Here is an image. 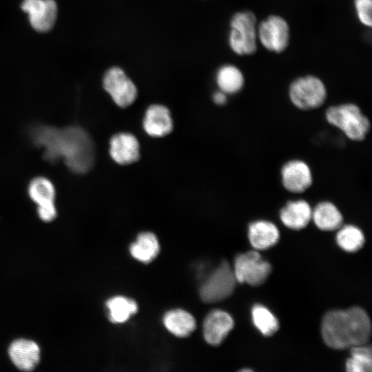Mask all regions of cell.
Here are the masks:
<instances>
[{"instance_id":"52a82bcc","label":"cell","mask_w":372,"mask_h":372,"mask_svg":"<svg viewBox=\"0 0 372 372\" xmlns=\"http://www.w3.org/2000/svg\"><path fill=\"white\" fill-rule=\"evenodd\" d=\"M271 271L269 262L263 260L256 251H249L236 256L234 273L236 281L251 286L262 285Z\"/></svg>"},{"instance_id":"603a6c76","label":"cell","mask_w":372,"mask_h":372,"mask_svg":"<svg viewBox=\"0 0 372 372\" xmlns=\"http://www.w3.org/2000/svg\"><path fill=\"white\" fill-rule=\"evenodd\" d=\"M109 310V319L114 323H122L127 321L138 309L136 302L124 296H114L106 303Z\"/></svg>"},{"instance_id":"83f0119b","label":"cell","mask_w":372,"mask_h":372,"mask_svg":"<svg viewBox=\"0 0 372 372\" xmlns=\"http://www.w3.org/2000/svg\"><path fill=\"white\" fill-rule=\"evenodd\" d=\"M213 100L216 104L223 105L227 102L226 94L222 91L216 92L213 95Z\"/></svg>"},{"instance_id":"3957f363","label":"cell","mask_w":372,"mask_h":372,"mask_svg":"<svg viewBox=\"0 0 372 372\" xmlns=\"http://www.w3.org/2000/svg\"><path fill=\"white\" fill-rule=\"evenodd\" d=\"M325 118L329 124L340 130L351 141L364 140L371 130L369 118L354 103L330 106L325 112Z\"/></svg>"},{"instance_id":"e0dca14e","label":"cell","mask_w":372,"mask_h":372,"mask_svg":"<svg viewBox=\"0 0 372 372\" xmlns=\"http://www.w3.org/2000/svg\"><path fill=\"white\" fill-rule=\"evenodd\" d=\"M248 237L255 249L262 250L275 245L279 240L280 233L273 223L260 220L249 224Z\"/></svg>"},{"instance_id":"d6986e66","label":"cell","mask_w":372,"mask_h":372,"mask_svg":"<svg viewBox=\"0 0 372 372\" xmlns=\"http://www.w3.org/2000/svg\"><path fill=\"white\" fill-rule=\"evenodd\" d=\"M163 324L170 333L178 337L188 336L196 328L194 318L179 309L167 311L163 316Z\"/></svg>"},{"instance_id":"277c9868","label":"cell","mask_w":372,"mask_h":372,"mask_svg":"<svg viewBox=\"0 0 372 372\" xmlns=\"http://www.w3.org/2000/svg\"><path fill=\"white\" fill-rule=\"evenodd\" d=\"M257 19L249 10L236 12L230 21V48L239 56L252 55L257 51Z\"/></svg>"},{"instance_id":"9a60e30c","label":"cell","mask_w":372,"mask_h":372,"mask_svg":"<svg viewBox=\"0 0 372 372\" xmlns=\"http://www.w3.org/2000/svg\"><path fill=\"white\" fill-rule=\"evenodd\" d=\"M9 355L17 368L23 371H31L39 362L40 349L33 341L20 339L11 344Z\"/></svg>"},{"instance_id":"44dd1931","label":"cell","mask_w":372,"mask_h":372,"mask_svg":"<svg viewBox=\"0 0 372 372\" xmlns=\"http://www.w3.org/2000/svg\"><path fill=\"white\" fill-rule=\"evenodd\" d=\"M28 192L37 207L55 205V188L49 179L44 177L34 178L28 185Z\"/></svg>"},{"instance_id":"ffe728a7","label":"cell","mask_w":372,"mask_h":372,"mask_svg":"<svg viewBox=\"0 0 372 372\" xmlns=\"http://www.w3.org/2000/svg\"><path fill=\"white\" fill-rule=\"evenodd\" d=\"M159 249V243L155 234L152 232H142L130 245V251L137 260L147 263L156 257Z\"/></svg>"},{"instance_id":"7c38bea8","label":"cell","mask_w":372,"mask_h":372,"mask_svg":"<svg viewBox=\"0 0 372 372\" xmlns=\"http://www.w3.org/2000/svg\"><path fill=\"white\" fill-rule=\"evenodd\" d=\"M110 154L120 165L136 162L140 158V145L137 138L130 133L114 135L110 141Z\"/></svg>"},{"instance_id":"2e32d148","label":"cell","mask_w":372,"mask_h":372,"mask_svg":"<svg viewBox=\"0 0 372 372\" xmlns=\"http://www.w3.org/2000/svg\"><path fill=\"white\" fill-rule=\"evenodd\" d=\"M143 128L151 136L162 137L173 130V122L169 110L161 105L148 107L143 120Z\"/></svg>"},{"instance_id":"5bb4252c","label":"cell","mask_w":372,"mask_h":372,"mask_svg":"<svg viewBox=\"0 0 372 372\" xmlns=\"http://www.w3.org/2000/svg\"><path fill=\"white\" fill-rule=\"evenodd\" d=\"M279 216L286 227L300 230L304 228L311 220L312 209L305 200H289L280 210Z\"/></svg>"},{"instance_id":"9c48e42d","label":"cell","mask_w":372,"mask_h":372,"mask_svg":"<svg viewBox=\"0 0 372 372\" xmlns=\"http://www.w3.org/2000/svg\"><path fill=\"white\" fill-rule=\"evenodd\" d=\"M103 84L105 91L119 107L130 105L136 98L135 85L119 68L108 70L103 77Z\"/></svg>"},{"instance_id":"cb8c5ba5","label":"cell","mask_w":372,"mask_h":372,"mask_svg":"<svg viewBox=\"0 0 372 372\" xmlns=\"http://www.w3.org/2000/svg\"><path fill=\"white\" fill-rule=\"evenodd\" d=\"M336 241L343 250L348 252H355L362 247L364 243V236L358 227L347 225L338 231L336 235Z\"/></svg>"},{"instance_id":"8fae6325","label":"cell","mask_w":372,"mask_h":372,"mask_svg":"<svg viewBox=\"0 0 372 372\" xmlns=\"http://www.w3.org/2000/svg\"><path fill=\"white\" fill-rule=\"evenodd\" d=\"M280 174L283 187L291 193H303L313 183L311 170L307 163L302 160L287 161L282 167Z\"/></svg>"},{"instance_id":"6da1fadb","label":"cell","mask_w":372,"mask_h":372,"mask_svg":"<svg viewBox=\"0 0 372 372\" xmlns=\"http://www.w3.org/2000/svg\"><path fill=\"white\" fill-rule=\"evenodd\" d=\"M30 136L34 145L43 149L47 161L56 163L62 160L74 173H86L94 163L93 141L81 127L39 125L32 129Z\"/></svg>"},{"instance_id":"7a4b0ae2","label":"cell","mask_w":372,"mask_h":372,"mask_svg":"<svg viewBox=\"0 0 372 372\" xmlns=\"http://www.w3.org/2000/svg\"><path fill=\"white\" fill-rule=\"evenodd\" d=\"M322 335L326 344L344 349L365 344L371 332L369 316L360 307L327 312L322 322Z\"/></svg>"},{"instance_id":"30bf717a","label":"cell","mask_w":372,"mask_h":372,"mask_svg":"<svg viewBox=\"0 0 372 372\" xmlns=\"http://www.w3.org/2000/svg\"><path fill=\"white\" fill-rule=\"evenodd\" d=\"M21 9L28 14L30 25L36 31L45 32L54 26L57 17L54 0H23Z\"/></svg>"},{"instance_id":"4316f807","label":"cell","mask_w":372,"mask_h":372,"mask_svg":"<svg viewBox=\"0 0 372 372\" xmlns=\"http://www.w3.org/2000/svg\"><path fill=\"white\" fill-rule=\"evenodd\" d=\"M357 17L366 27L372 25V0H354Z\"/></svg>"},{"instance_id":"5b68a950","label":"cell","mask_w":372,"mask_h":372,"mask_svg":"<svg viewBox=\"0 0 372 372\" xmlns=\"http://www.w3.org/2000/svg\"><path fill=\"white\" fill-rule=\"evenodd\" d=\"M292 104L301 110L320 107L326 101L327 91L323 81L314 75H305L294 79L289 87Z\"/></svg>"},{"instance_id":"ac0fdd59","label":"cell","mask_w":372,"mask_h":372,"mask_svg":"<svg viewBox=\"0 0 372 372\" xmlns=\"http://www.w3.org/2000/svg\"><path fill=\"white\" fill-rule=\"evenodd\" d=\"M315 225L321 230L333 231L341 227L343 216L338 208L330 201H322L312 209Z\"/></svg>"},{"instance_id":"ba28073f","label":"cell","mask_w":372,"mask_h":372,"mask_svg":"<svg viewBox=\"0 0 372 372\" xmlns=\"http://www.w3.org/2000/svg\"><path fill=\"white\" fill-rule=\"evenodd\" d=\"M236 283L234 271L228 262L223 261L201 285L200 298L207 303L223 300L231 295Z\"/></svg>"},{"instance_id":"d4e9b609","label":"cell","mask_w":372,"mask_h":372,"mask_svg":"<svg viewBox=\"0 0 372 372\" xmlns=\"http://www.w3.org/2000/svg\"><path fill=\"white\" fill-rule=\"evenodd\" d=\"M254 325L265 336L274 334L279 328L276 316L265 306L255 304L251 309Z\"/></svg>"},{"instance_id":"484cf974","label":"cell","mask_w":372,"mask_h":372,"mask_svg":"<svg viewBox=\"0 0 372 372\" xmlns=\"http://www.w3.org/2000/svg\"><path fill=\"white\" fill-rule=\"evenodd\" d=\"M351 357L346 362L349 372H371L372 366L371 347L358 345L351 347Z\"/></svg>"},{"instance_id":"4fadbf2b","label":"cell","mask_w":372,"mask_h":372,"mask_svg":"<svg viewBox=\"0 0 372 372\" xmlns=\"http://www.w3.org/2000/svg\"><path fill=\"white\" fill-rule=\"evenodd\" d=\"M234 320L227 312L216 309L205 318L203 335L207 343L219 345L234 327Z\"/></svg>"},{"instance_id":"8992f818","label":"cell","mask_w":372,"mask_h":372,"mask_svg":"<svg viewBox=\"0 0 372 372\" xmlns=\"http://www.w3.org/2000/svg\"><path fill=\"white\" fill-rule=\"evenodd\" d=\"M257 39L268 51L277 54L283 52L290 41L287 21L279 15L268 16L257 25Z\"/></svg>"},{"instance_id":"7402d4cb","label":"cell","mask_w":372,"mask_h":372,"mask_svg":"<svg viewBox=\"0 0 372 372\" xmlns=\"http://www.w3.org/2000/svg\"><path fill=\"white\" fill-rule=\"evenodd\" d=\"M216 82L220 91L225 94H233L242 89L245 78L238 68L233 65H225L218 70Z\"/></svg>"}]
</instances>
